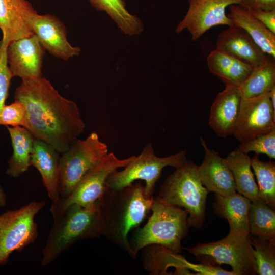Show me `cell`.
<instances>
[{
    "instance_id": "obj_1",
    "label": "cell",
    "mask_w": 275,
    "mask_h": 275,
    "mask_svg": "<svg viewBox=\"0 0 275 275\" xmlns=\"http://www.w3.org/2000/svg\"><path fill=\"white\" fill-rule=\"evenodd\" d=\"M14 99L26 108L23 126L35 139L51 145L61 154L85 130L76 102L62 96L45 77L22 80Z\"/></svg>"
},
{
    "instance_id": "obj_2",
    "label": "cell",
    "mask_w": 275,
    "mask_h": 275,
    "mask_svg": "<svg viewBox=\"0 0 275 275\" xmlns=\"http://www.w3.org/2000/svg\"><path fill=\"white\" fill-rule=\"evenodd\" d=\"M154 198H147L140 182L120 189L107 188L97 202L103 224L102 236L135 258L128 239L151 211Z\"/></svg>"
},
{
    "instance_id": "obj_3",
    "label": "cell",
    "mask_w": 275,
    "mask_h": 275,
    "mask_svg": "<svg viewBox=\"0 0 275 275\" xmlns=\"http://www.w3.org/2000/svg\"><path fill=\"white\" fill-rule=\"evenodd\" d=\"M102 229L97 202L87 206L70 205L53 219L42 249L41 264L47 266L79 241L102 236Z\"/></svg>"
},
{
    "instance_id": "obj_4",
    "label": "cell",
    "mask_w": 275,
    "mask_h": 275,
    "mask_svg": "<svg viewBox=\"0 0 275 275\" xmlns=\"http://www.w3.org/2000/svg\"><path fill=\"white\" fill-rule=\"evenodd\" d=\"M152 213L147 223L135 231L130 243L136 258L138 251L150 245L181 252V241L188 228L187 212L183 208L162 203L154 198Z\"/></svg>"
},
{
    "instance_id": "obj_5",
    "label": "cell",
    "mask_w": 275,
    "mask_h": 275,
    "mask_svg": "<svg viewBox=\"0 0 275 275\" xmlns=\"http://www.w3.org/2000/svg\"><path fill=\"white\" fill-rule=\"evenodd\" d=\"M208 193L199 178L197 166L187 160L168 176L155 198L185 210L189 227L200 229L205 221Z\"/></svg>"
},
{
    "instance_id": "obj_6",
    "label": "cell",
    "mask_w": 275,
    "mask_h": 275,
    "mask_svg": "<svg viewBox=\"0 0 275 275\" xmlns=\"http://www.w3.org/2000/svg\"><path fill=\"white\" fill-rule=\"evenodd\" d=\"M187 161L185 149L167 157H159L155 155L152 144L149 143L140 154L135 156L123 170L121 171L116 170L109 175L106 186L111 189H120L136 180H143L145 182V195L151 198L163 169L167 166L177 169L182 167Z\"/></svg>"
},
{
    "instance_id": "obj_7",
    "label": "cell",
    "mask_w": 275,
    "mask_h": 275,
    "mask_svg": "<svg viewBox=\"0 0 275 275\" xmlns=\"http://www.w3.org/2000/svg\"><path fill=\"white\" fill-rule=\"evenodd\" d=\"M185 249L204 264L211 265L213 261V263L218 265H230L235 275L257 274L250 234L229 232L220 240Z\"/></svg>"
},
{
    "instance_id": "obj_8",
    "label": "cell",
    "mask_w": 275,
    "mask_h": 275,
    "mask_svg": "<svg viewBox=\"0 0 275 275\" xmlns=\"http://www.w3.org/2000/svg\"><path fill=\"white\" fill-rule=\"evenodd\" d=\"M108 153L107 145L94 131L84 140L78 139L62 153L59 168L61 198L68 197L86 174Z\"/></svg>"
},
{
    "instance_id": "obj_9",
    "label": "cell",
    "mask_w": 275,
    "mask_h": 275,
    "mask_svg": "<svg viewBox=\"0 0 275 275\" xmlns=\"http://www.w3.org/2000/svg\"><path fill=\"white\" fill-rule=\"evenodd\" d=\"M45 205L43 201H33L0 215V266L8 262L14 252L21 251L35 241L38 231L35 218Z\"/></svg>"
},
{
    "instance_id": "obj_10",
    "label": "cell",
    "mask_w": 275,
    "mask_h": 275,
    "mask_svg": "<svg viewBox=\"0 0 275 275\" xmlns=\"http://www.w3.org/2000/svg\"><path fill=\"white\" fill-rule=\"evenodd\" d=\"M135 156L120 159L114 153L108 152L86 174L68 197L51 203L50 210L53 219L72 204L87 206L97 202L107 189L106 182L109 175L118 169L124 168Z\"/></svg>"
},
{
    "instance_id": "obj_11",
    "label": "cell",
    "mask_w": 275,
    "mask_h": 275,
    "mask_svg": "<svg viewBox=\"0 0 275 275\" xmlns=\"http://www.w3.org/2000/svg\"><path fill=\"white\" fill-rule=\"evenodd\" d=\"M275 129V108L269 93L243 99L240 104L233 135L240 143L267 133Z\"/></svg>"
},
{
    "instance_id": "obj_12",
    "label": "cell",
    "mask_w": 275,
    "mask_h": 275,
    "mask_svg": "<svg viewBox=\"0 0 275 275\" xmlns=\"http://www.w3.org/2000/svg\"><path fill=\"white\" fill-rule=\"evenodd\" d=\"M241 0H188L187 13L175 29L177 34L185 29L190 33L191 40L196 41L210 28L233 23L226 12L231 5H239Z\"/></svg>"
},
{
    "instance_id": "obj_13",
    "label": "cell",
    "mask_w": 275,
    "mask_h": 275,
    "mask_svg": "<svg viewBox=\"0 0 275 275\" xmlns=\"http://www.w3.org/2000/svg\"><path fill=\"white\" fill-rule=\"evenodd\" d=\"M44 50L34 34L10 41L7 56L13 76L19 77L22 80L41 77Z\"/></svg>"
},
{
    "instance_id": "obj_14",
    "label": "cell",
    "mask_w": 275,
    "mask_h": 275,
    "mask_svg": "<svg viewBox=\"0 0 275 275\" xmlns=\"http://www.w3.org/2000/svg\"><path fill=\"white\" fill-rule=\"evenodd\" d=\"M215 49L253 68L274 60L265 53L245 31L234 24L219 34Z\"/></svg>"
},
{
    "instance_id": "obj_15",
    "label": "cell",
    "mask_w": 275,
    "mask_h": 275,
    "mask_svg": "<svg viewBox=\"0 0 275 275\" xmlns=\"http://www.w3.org/2000/svg\"><path fill=\"white\" fill-rule=\"evenodd\" d=\"M32 30L44 49L62 60L78 56L80 49L72 46L67 40L64 24L51 14H37L32 23Z\"/></svg>"
},
{
    "instance_id": "obj_16",
    "label": "cell",
    "mask_w": 275,
    "mask_h": 275,
    "mask_svg": "<svg viewBox=\"0 0 275 275\" xmlns=\"http://www.w3.org/2000/svg\"><path fill=\"white\" fill-rule=\"evenodd\" d=\"M201 145L205 150L202 163L197 166L199 178L208 191L227 196L236 192L232 172L225 158L213 149L208 148L200 137Z\"/></svg>"
},
{
    "instance_id": "obj_17",
    "label": "cell",
    "mask_w": 275,
    "mask_h": 275,
    "mask_svg": "<svg viewBox=\"0 0 275 275\" xmlns=\"http://www.w3.org/2000/svg\"><path fill=\"white\" fill-rule=\"evenodd\" d=\"M150 253H147L145 259V267L155 274H167V268L173 266L178 274H193L188 271L190 269L200 275H234L232 271L225 270L219 266L190 263L179 253L160 245H154Z\"/></svg>"
},
{
    "instance_id": "obj_18",
    "label": "cell",
    "mask_w": 275,
    "mask_h": 275,
    "mask_svg": "<svg viewBox=\"0 0 275 275\" xmlns=\"http://www.w3.org/2000/svg\"><path fill=\"white\" fill-rule=\"evenodd\" d=\"M26 0H0V29L9 41L34 34L32 23L37 15Z\"/></svg>"
},
{
    "instance_id": "obj_19",
    "label": "cell",
    "mask_w": 275,
    "mask_h": 275,
    "mask_svg": "<svg viewBox=\"0 0 275 275\" xmlns=\"http://www.w3.org/2000/svg\"><path fill=\"white\" fill-rule=\"evenodd\" d=\"M242 97L239 87L226 86L211 105L208 124L219 137L233 134Z\"/></svg>"
},
{
    "instance_id": "obj_20",
    "label": "cell",
    "mask_w": 275,
    "mask_h": 275,
    "mask_svg": "<svg viewBox=\"0 0 275 275\" xmlns=\"http://www.w3.org/2000/svg\"><path fill=\"white\" fill-rule=\"evenodd\" d=\"M60 153L51 145L35 139L30 165L39 172L44 186L51 203L57 202L60 195Z\"/></svg>"
},
{
    "instance_id": "obj_21",
    "label": "cell",
    "mask_w": 275,
    "mask_h": 275,
    "mask_svg": "<svg viewBox=\"0 0 275 275\" xmlns=\"http://www.w3.org/2000/svg\"><path fill=\"white\" fill-rule=\"evenodd\" d=\"M215 198L214 211L227 220L229 232L249 235V212L252 201L237 191L227 196L215 194Z\"/></svg>"
},
{
    "instance_id": "obj_22",
    "label": "cell",
    "mask_w": 275,
    "mask_h": 275,
    "mask_svg": "<svg viewBox=\"0 0 275 275\" xmlns=\"http://www.w3.org/2000/svg\"><path fill=\"white\" fill-rule=\"evenodd\" d=\"M227 14L233 24L238 26L252 38L267 55L275 59V34L256 19L247 8L238 4L229 7Z\"/></svg>"
},
{
    "instance_id": "obj_23",
    "label": "cell",
    "mask_w": 275,
    "mask_h": 275,
    "mask_svg": "<svg viewBox=\"0 0 275 275\" xmlns=\"http://www.w3.org/2000/svg\"><path fill=\"white\" fill-rule=\"evenodd\" d=\"M207 64L210 72L220 78L226 86L239 87L253 69L251 65L216 49L208 56Z\"/></svg>"
},
{
    "instance_id": "obj_24",
    "label": "cell",
    "mask_w": 275,
    "mask_h": 275,
    "mask_svg": "<svg viewBox=\"0 0 275 275\" xmlns=\"http://www.w3.org/2000/svg\"><path fill=\"white\" fill-rule=\"evenodd\" d=\"M11 137L13 152L8 161L6 174L17 177L26 172L30 161L35 138L24 127L6 126Z\"/></svg>"
},
{
    "instance_id": "obj_25",
    "label": "cell",
    "mask_w": 275,
    "mask_h": 275,
    "mask_svg": "<svg viewBox=\"0 0 275 275\" xmlns=\"http://www.w3.org/2000/svg\"><path fill=\"white\" fill-rule=\"evenodd\" d=\"M248 154L238 147L225 159L233 174L236 191L253 201L258 199V187Z\"/></svg>"
},
{
    "instance_id": "obj_26",
    "label": "cell",
    "mask_w": 275,
    "mask_h": 275,
    "mask_svg": "<svg viewBox=\"0 0 275 275\" xmlns=\"http://www.w3.org/2000/svg\"><path fill=\"white\" fill-rule=\"evenodd\" d=\"M98 11L105 12L126 35L132 36L141 33L143 25L141 20L127 10L124 0H89Z\"/></svg>"
},
{
    "instance_id": "obj_27",
    "label": "cell",
    "mask_w": 275,
    "mask_h": 275,
    "mask_svg": "<svg viewBox=\"0 0 275 275\" xmlns=\"http://www.w3.org/2000/svg\"><path fill=\"white\" fill-rule=\"evenodd\" d=\"M274 60L253 68L246 80L239 86L242 98L256 97L269 93L275 88Z\"/></svg>"
},
{
    "instance_id": "obj_28",
    "label": "cell",
    "mask_w": 275,
    "mask_h": 275,
    "mask_svg": "<svg viewBox=\"0 0 275 275\" xmlns=\"http://www.w3.org/2000/svg\"><path fill=\"white\" fill-rule=\"evenodd\" d=\"M250 234L259 238L275 241V212L260 199L251 202L249 212Z\"/></svg>"
},
{
    "instance_id": "obj_29",
    "label": "cell",
    "mask_w": 275,
    "mask_h": 275,
    "mask_svg": "<svg viewBox=\"0 0 275 275\" xmlns=\"http://www.w3.org/2000/svg\"><path fill=\"white\" fill-rule=\"evenodd\" d=\"M251 168L256 177L258 187V199L269 207L275 208V163L271 161L260 160L259 154L251 158Z\"/></svg>"
},
{
    "instance_id": "obj_30",
    "label": "cell",
    "mask_w": 275,
    "mask_h": 275,
    "mask_svg": "<svg viewBox=\"0 0 275 275\" xmlns=\"http://www.w3.org/2000/svg\"><path fill=\"white\" fill-rule=\"evenodd\" d=\"M257 274H275V241L262 239L250 234Z\"/></svg>"
},
{
    "instance_id": "obj_31",
    "label": "cell",
    "mask_w": 275,
    "mask_h": 275,
    "mask_svg": "<svg viewBox=\"0 0 275 275\" xmlns=\"http://www.w3.org/2000/svg\"><path fill=\"white\" fill-rule=\"evenodd\" d=\"M238 147L246 153L254 151L256 154H264L270 159H274L275 129L254 139L242 142Z\"/></svg>"
},
{
    "instance_id": "obj_32",
    "label": "cell",
    "mask_w": 275,
    "mask_h": 275,
    "mask_svg": "<svg viewBox=\"0 0 275 275\" xmlns=\"http://www.w3.org/2000/svg\"><path fill=\"white\" fill-rule=\"evenodd\" d=\"M9 42L4 36L0 41V113L6 105L11 80L13 77L7 61V49Z\"/></svg>"
},
{
    "instance_id": "obj_33",
    "label": "cell",
    "mask_w": 275,
    "mask_h": 275,
    "mask_svg": "<svg viewBox=\"0 0 275 275\" xmlns=\"http://www.w3.org/2000/svg\"><path fill=\"white\" fill-rule=\"evenodd\" d=\"M26 114V108L21 102L15 101L5 105L0 113V125L23 126Z\"/></svg>"
},
{
    "instance_id": "obj_34",
    "label": "cell",
    "mask_w": 275,
    "mask_h": 275,
    "mask_svg": "<svg viewBox=\"0 0 275 275\" xmlns=\"http://www.w3.org/2000/svg\"><path fill=\"white\" fill-rule=\"evenodd\" d=\"M249 11L256 19L275 34V9L269 11L254 9Z\"/></svg>"
},
{
    "instance_id": "obj_35",
    "label": "cell",
    "mask_w": 275,
    "mask_h": 275,
    "mask_svg": "<svg viewBox=\"0 0 275 275\" xmlns=\"http://www.w3.org/2000/svg\"><path fill=\"white\" fill-rule=\"evenodd\" d=\"M239 5L249 10L269 11L275 9V0H241Z\"/></svg>"
},
{
    "instance_id": "obj_36",
    "label": "cell",
    "mask_w": 275,
    "mask_h": 275,
    "mask_svg": "<svg viewBox=\"0 0 275 275\" xmlns=\"http://www.w3.org/2000/svg\"><path fill=\"white\" fill-rule=\"evenodd\" d=\"M6 198L5 192L0 185V206H3L6 204Z\"/></svg>"
}]
</instances>
